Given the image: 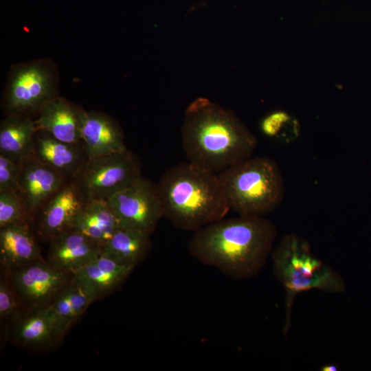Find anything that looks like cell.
<instances>
[{
    "mask_svg": "<svg viewBox=\"0 0 371 371\" xmlns=\"http://www.w3.org/2000/svg\"><path fill=\"white\" fill-rule=\"evenodd\" d=\"M25 306L13 286L8 273L1 270L0 276V320L1 323L9 322L21 313Z\"/></svg>",
    "mask_w": 371,
    "mask_h": 371,
    "instance_id": "d4e9b609",
    "label": "cell"
},
{
    "mask_svg": "<svg viewBox=\"0 0 371 371\" xmlns=\"http://www.w3.org/2000/svg\"><path fill=\"white\" fill-rule=\"evenodd\" d=\"M58 73L49 59L13 65L3 90L1 106L5 115L34 119L43 106L58 95Z\"/></svg>",
    "mask_w": 371,
    "mask_h": 371,
    "instance_id": "8992f818",
    "label": "cell"
},
{
    "mask_svg": "<svg viewBox=\"0 0 371 371\" xmlns=\"http://www.w3.org/2000/svg\"><path fill=\"white\" fill-rule=\"evenodd\" d=\"M85 109L57 95L46 102L34 119L36 130L69 143L81 142L80 122Z\"/></svg>",
    "mask_w": 371,
    "mask_h": 371,
    "instance_id": "e0dca14e",
    "label": "cell"
},
{
    "mask_svg": "<svg viewBox=\"0 0 371 371\" xmlns=\"http://www.w3.org/2000/svg\"><path fill=\"white\" fill-rule=\"evenodd\" d=\"M337 370V367L333 364L325 365L320 369L321 371H336Z\"/></svg>",
    "mask_w": 371,
    "mask_h": 371,
    "instance_id": "4316f807",
    "label": "cell"
},
{
    "mask_svg": "<svg viewBox=\"0 0 371 371\" xmlns=\"http://www.w3.org/2000/svg\"><path fill=\"white\" fill-rule=\"evenodd\" d=\"M36 131L33 118L5 115L0 122V154L21 165L32 155Z\"/></svg>",
    "mask_w": 371,
    "mask_h": 371,
    "instance_id": "d6986e66",
    "label": "cell"
},
{
    "mask_svg": "<svg viewBox=\"0 0 371 371\" xmlns=\"http://www.w3.org/2000/svg\"><path fill=\"white\" fill-rule=\"evenodd\" d=\"M262 133L270 138L290 142L300 135L298 121L284 111H273L262 118L260 123Z\"/></svg>",
    "mask_w": 371,
    "mask_h": 371,
    "instance_id": "603a6c76",
    "label": "cell"
},
{
    "mask_svg": "<svg viewBox=\"0 0 371 371\" xmlns=\"http://www.w3.org/2000/svg\"><path fill=\"white\" fill-rule=\"evenodd\" d=\"M106 201L121 227L151 235L163 218L157 186L143 176Z\"/></svg>",
    "mask_w": 371,
    "mask_h": 371,
    "instance_id": "ba28073f",
    "label": "cell"
},
{
    "mask_svg": "<svg viewBox=\"0 0 371 371\" xmlns=\"http://www.w3.org/2000/svg\"><path fill=\"white\" fill-rule=\"evenodd\" d=\"M7 336L25 350L44 352L56 347L67 333L49 306L25 308L7 326Z\"/></svg>",
    "mask_w": 371,
    "mask_h": 371,
    "instance_id": "30bf717a",
    "label": "cell"
},
{
    "mask_svg": "<svg viewBox=\"0 0 371 371\" xmlns=\"http://www.w3.org/2000/svg\"><path fill=\"white\" fill-rule=\"evenodd\" d=\"M181 139L190 162L217 174L251 157L258 144L232 111L203 97L186 108Z\"/></svg>",
    "mask_w": 371,
    "mask_h": 371,
    "instance_id": "7a4b0ae2",
    "label": "cell"
},
{
    "mask_svg": "<svg viewBox=\"0 0 371 371\" xmlns=\"http://www.w3.org/2000/svg\"><path fill=\"white\" fill-rule=\"evenodd\" d=\"M273 273L285 291V319L283 335L291 327L295 297L302 292L317 289L340 293L345 290L341 276L313 252L308 242L295 234L284 235L271 251Z\"/></svg>",
    "mask_w": 371,
    "mask_h": 371,
    "instance_id": "277c9868",
    "label": "cell"
},
{
    "mask_svg": "<svg viewBox=\"0 0 371 371\" xmlns=\"http://www.w3.org/2000/svg\"><path fill=\"white\" fill-rule=\"evenodd\" d=\"M32 222L0 227L1 270L9 272L44 258Z\"/></svg>",
    "mask_w": 371,
    "mask_h": 371,
    "instance_id": "9a60e30c",
    "label": "cell"
},
{
    "mask_svg": "<svg viewBox=\"0 0 371 371\" xmlns=\"http://www.w3.org/2000/svg\"><path fill=\"white\" fill-rule=\"evenodd\" d=\"M134 269L100 254L72 275L97 300L120 286Z\"/></svg>",
    "mask_w": 371,
    "mask_h": 371,
    "instance_id": "ac0fdd59",
    "label": "cell"
},
{
    "mask_svg": "<svg viewBox=\"0 0 371 371\" xmlns=\"http://www.w3.org/2000/svg\"><path fill=\"white\" fill-rule=\"evenodd\" d=\"M69 181L33 155L21 164L19 192L32 218Z\"/></svg>",
    "mask_w": 371,
    "mask_h": 371,
    "instance_id": "7c38bea8",
    "label": "cell"
},
{
    "mask_svg": "<svg viewBox=\"0 0 371 371\" xmlns=\"http://www.w3.org/2000/svg\"><path fill=\"white\" fill-rule=\"evenodd\" d=\"M120 222L105 200L87 201L72 225L102 247L120 227Z\"/></svg>",
    "mask_w": 371,
    "mask_h": 371,
    "instance_id": "44dd1931",
    "label": "cell"
},
{
    "mask_svg": "<svg viewBox=\"0 0 371 371\" xmlns=\"http://www.w3.org/2000/svg\"><path fill=\"white\" fill-rule=\"evenodd\" d=\"M150 236L137 229L120 227L102 246L101 254L119 264L135 268L150 251Z\"/></svg>",
    "mask_w": 371,
    "mask_h": 371,
    "instance_id": "ffe728a7",
    "label": "cell"
},
{
    "mask_svg": "<svg viewBox=\"0 0 371 371\" xmlns=\"http://www.w3.org/2000/svg\"><path fill=\"white\" fill-rule=\"evenodd\" d=\"M96 299L73 276L49 305L66 332Z\"/></svg>",
    "mask_w": 371,
    "mask_h": 371,
    "instance_id": "7402d4cb",
    "label": "cell"
},
{
    "mask_svg": "<svg viewBox=\"0 0 371 371\" xmlns=\"http://www.w3.org/2000/svg\"><path fill=\"white\" fill-rule=\"evenodd\" d=\"M27 221L32 218L19 192H0V227Z\"/></svg>",
    "mask_w": 371,
    "mask_h": 371,
    "instance_id": "cb8c5ba5",
    "label": "cell"
},
{
    "mask_svg": "<svg viewBox=\"0 0 371 371\" xmlns=\"http://www.w3.org/2000/svg\"><path fill=\"white\" fill-rule=\"evenodd\" d=\"M277 236L276 225L263 216L223 218L196 231L190 254L236 280L256 276L264 267Z\"/></svg>",
    "mask_w": 371,
    "mask_h": 371,
    "instance_id": "6da1fadb",
    "label": "cell"
},
{
    "mask_svg": "<svg viewBox=\"0 0 371 371\" xmlns=\"http://www.w3.org/2000/svg\"><path fill=\"white\" fill-rule=\"evenodd\" d=\"M80 132L81 142L89 157L120 153L127 149L120 124L105 113L85 110Z\"/></svg>",
    "mask_w": 371,
    "mask_h": 371,
    "instance_id": "5bb4252c",
    "label": "cell"
},
{
    "mask_svg": "<svg viewBox=\"0 0 371 371\" xmlns=\"http://www.w3.org/2000/svg\"><path fill=\"white\" fill-rule=\"evenodd\" d=\"M157 186L163 217L179 229L195 232L230 210L218 174L190 161L167 170Z\"/></svg>",
    "mask_w": 371,
    "mask_h": 371,
    "instance_id": "3957f363",
    "label": "cell"
},
{
    "mask_svg": "<svg viewBox=\"0 0 371 371\" xmlns=\"http://www.w3.org/2000/svg\"><path fill=\"white\" fill-rule=\"evenodd\" d=\"M142 176L139 158L126 149L89 157L73 181L87 201H107Z\"/></svg>",
    "mask_w": 371,
    "mask_h": 371,
    "instance_id": "52a82bcc",
    "label": "cell"
},
{
    "mask_svg": "<svg viewBox=\"0 0 371 371\" xmlns=\"http://www.w3.org/2000/svg\"><path fill=\"white\" fill-rule=\"evenodd\" d=\"M87 201L75 181H69L34 216L32 224L38 238L47 243L71 229Z\"/></svg>",
    "mask_w": 371,
    "mask_h": 371,
    "instance_id": "8fae6325",
    "label": "cell"
},
{
    "mask_svg": "<svg viewBox=\"0 0 371 371\" xmlns=\"http://www.w3.org/2000/svg\"><path fill=\"white\" fill-rule=\"evenodd\" d=\"M32 155L69 181L76 178L89 158L82 142H63L41 130L35 133Z\"/></svg>",
    "mask_w": 371,
    "mask_h": 371,
    "instance_id": "4fadbf2b",
    "label": "cell"
},
{
    "mask_svg": "<svg viewBox=\"0 0 371 371\" xmlns=\"http://www.w3.org/2000/svg\"><path fill=\"white\" fill-rule=\"evenodd\" d=\"M21 165L0 154V192L19 191Z\"/></svg>",
    "mask_w": 371,
    "mask_h": 371,
    "instance_id": "484cf974",
    "label": "cell"
},
{
    "mask_svg": "<svg viewBox=\"0 0 371 371\" xmlns=\"http://www.w3.org/2000/svg\"><path fill=\"white\" fill-rule=\"evenodd\" d=\"M47 244L45 260L56 268L71 274L102 251L97 242L74 229L59 234Z\"/></svg>",
    "mask_w": 371,
    "mask_h": 371,
    "instance_id": "2e32d148",
    "label": "cell"
},
{
    "mask_svg": "<svg viewBox=\"0 0 371 371\" xmlns=\"http://www.w3.org/2000/svg\"><path fill=\"white\" fill-rule=\"evenodd\" d=\"M7 273L25 308L49 306L73 276L45 258Z\"/></svg>",
    "mask_w": 371,
    "mask_h": 371,
    "instance_id": "9c48e42d",
    "label": "cell"
},
{
    "mask_svg": "<svg viewBox=\"0 0 371 371\" xmlns=\"http://www.w3.org/2000/svg\"><path fill=\"white\" fill-rule=\"evenodd\" d=\"M218 175L230 210L238 215L263 216L283 200L281 170L268 157H250Z\"/></svg>",
    "mask_w": 371,
    "mask_h": 371,
    "instance_id": "5b68a950",
    "label": "cell"
}]
</instances>
